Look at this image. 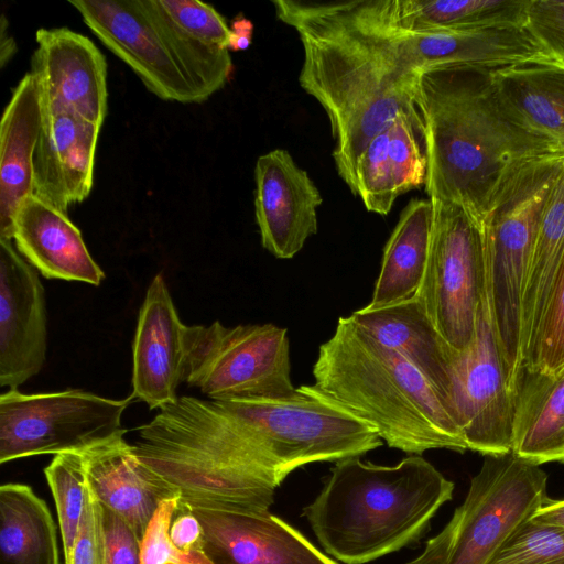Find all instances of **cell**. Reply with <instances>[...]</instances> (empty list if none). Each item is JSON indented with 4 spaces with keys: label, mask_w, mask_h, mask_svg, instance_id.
I'll return each mask as SVG.
<instances>
[{
    "label": "cell",
    "mask_w": 564,
    "mask_h": 564,
    "mask_svg": "<svg viewBox=\"0 0 564 564\" xmlns=\"http://www.w3.org/2000/svg\"><path fill=\"white\" fill-rule=\"evenodd\" d=\"M160 425L181 470L220 494L272 491L303 465L382 445L368 423L314 384L300 386L289 399L182 395L160 411Z\"/></svg>",
    "instance_id": "1"
},
{
    "label": "cell",
    "mask_w": 564,
    "mask_h": 564,
    "mask_svg": "<svg viewBox=\"0 0 564 564\" xmlns=\"http://www.w3.org/2000/svg\"><path fill=\"white\" fill-rule=\"evenodd\" d=\"M272 4L276 18L299 34L304 51L299 83L328 117L332 155L349 187L368 142L415 106L420 76L431 68L423 35L389 25L378 0Z\"/></svg>",
    "instance_id": "2"
},
{
    "label": "cell",
    "mask_w": 564,
    "mask_h": 564,
    "mask_svg": "<svg viewBox=\"0 0 564 564\" xmlns=\"http://www.w3.org/2000/svg\"><path fill=\"white\" fill-rule=\"evenodd\" d=\"M414 102L426 138L425 192L432 200L464 207L478 223L517 166L564 152L508 108L488 70L431 67L420 76Z\"/></svg>",
    "instance_id": "3"
},
{
    "label": "cell",
    "mask_w": 564,
    "mask_h": 564,
    "mask_svg": "<svg viewBox=\"0 0 564 564\" xmlns=\"http://www.w3.org/2000/svg\"><path fill=\"white\" fill-rule=\"evenodd\" d=\"M454 484L420 455L393 466L356 457L338 460L303 509L326 553L365 564L416 542Z\"/></svg>",
    "instance_id": "4"
},
{
    "label": "cell",
    "mask_w": 564,
    "mask_h": 564,
    "mask_svg": "<svg viewBox=\"0 0 564 564\" xmlns=\"http://www.w3.org/2000/svg\"><path fill=\"white\" fill-rule=\"evenodd\" d=\"M314 386L368 423L389 447L411 455L467 445L429 381L405 358L381 345L349 316L319 346Z\"/></svg>",
    "instance_id": "5"
},
{
    "label": "cell",
    "mask_w": 564,
    "mask_h": 564,
    "mask_svg": "<svg viewBox=\"0 0 564 564\" xmlns=\"http://www.w3.org/2000/svg\"><path fill=\"white\" fill-rule=\"evenodd\" d=\"M547 475L510 452L485 456L464 502L406 564H487L547 498Z\"/></svg>",
    "instance_id": "6"
},
{
    "label": "cell",
    "mask_w": 564,
    "mask_h": 564,
    "mask_svg": "<svg viewBox=\"0 0 564 564\" xmlns=\"http://www.w3.org/2000/svg\"><path fill=\"white\" fill-rule=\"evenodd\" d=\"M184 382L212 400L289 399L288 330L271 323L226 327L216 321L185 330Z\"/></svg>",
    "instance_id": "7"
},
{
    "label": "cell",
    "mask_w": 564,
    "mask_h": 564,
    "mask_svg": "<svg viewBox=\"0 0 564 564\" xmlns=\"http://www.w3.org/2000/svg\"><path fill=\"white\" fill-rule=\"evenodd\" d=\"M131 400L79 389L32 394L9 389L0 395V463L80 453L124 430L121 419Z\"/></svg>",
    "instance_id": "8"
},
{
    "label": "cell",
    "mask_w": 564,
    "mask_h": 564,
    "mask_svg": "<svg viewBox=\"0 0 564 564\" xmlns=\"http://www.w3.org/2000/svg\"><path fill=\"white\" fill-rule=\"evenodd\" d=\"M432 203L430 253L417 296L442 337L462 351L473 340L485 284L481 229L464 207Z\"/></svg>",
    "instance_id": "9"
},
{
    "label": "cell",
    "mask_w": 564,
    "mask_h": 564,
    "mask_svg": "<svg viewBox=\"0 0 564 564\" xmlns=\"http://www.w3.org/2000/svg\"><path fill=\"white\" fill-rule=\"evenodd\" d=\"M485 264L473 340L452 357V410L467 448L497 456L512 451L516 393L498 343L486 258Z\"/></svg>",
    "instance_id": "10"
},
{
    "label": "cell",
    "mask_w": 564,
    "mask_h": 564,
    "mask_svg": "<svg viewBox=\"0 0 564 564\" xmlns=\"http://www.w3.org/2000/svg\"><path fill=\"white\" fill-rule=\"evenodd\" d=\"M564 169V152L524 161L503 181L480 220L497 301H520L541 215Z\"/></svg>",
    "instance_id": "11"
},
{
    "label": "cell",
    "mask_w": 564,
    "mask_h": 564,
    "mask_svg": "<svg viewBox=\"0 0 564 564\" xmlns=\"http://www.w3.org/2000/svg\"><path fill=\"white\" fill-rule=\"evenodd\" d=\"M99 41L162 100L198 104L177 59L155 24L145 0H72Z\"/></svg>",
    "instance_id": "12"
},
{
    "label": "cell",
    "mask_w": 564,
    "mask_h": 564,
    "mask_svg": "<svg viewBox=\"0 0 564 564\" xmlns=\"http://www.w3.org/2000/svg\"><path fill=\"white\" fill-rule=\"evenodd\" d=\"M31 59L43 111L66 110L101 126L107 115V63L87 36L68 28L39 29Z\"/></svg>",
    "instance_id": "13"
},
{
    "label": "cell",
    "mask_w": 564,
    "mask_h": 564,
    "mask_svg": "<svg viewBox=\"0 0 564 564\" xmlns=\"http://www.w3.org/2000/svg\"><path fill=\"white\" fill-rule=\"evenodd\" d=\"M45 292L36 269L0 239V386L18 389L46 358Z\"/></svg>",
    "instance_id": "14"
},
{
    "label": "cell",
    "mask_w": 564,
    "mask_h": 564,
    "mask_svg": "<svg viewBox=\"0 0 564 564\" xmlns=\"http://www.w3.org/2000/svg\"><path fill=\"white\" fill-rule=\"evenodd\" d=\"M254 181V214L262 247L278 259H291L317 232L322 195L307 172L283 149L258 158Z\"/></svg>",
    "instance_id": "15"
},
{
    "label": "cell",
    "mask_w": 564,
    "mask_h": 564,
    "mask_svg": "<svg viewBox=\"0 0 564 564\" xmlns=\"http://www.w3.org/2000/svg\"><path fill=\"white\" fill-rule=\"evenodd\" d=\"M162 273L151 281L132 345V399L161 410L178 399L185 375V330Z\"/></svg>",
    "instance_id": "16"
},
{
    "label": "cell",
    "mask_w": 564,
    "mask_h": 564,
    "mask_svg": "<svg viewBox=\"0 0 564 564\" xmlns=\"http://www.w3.org/2000/svg\"><path fill=\"white\" fill-rule=\"evenodd\" d=\"M214 564H336L296 529L263 511L189 510Z\"/></svg>",
    "instance_id": "17"
},
{
    "label": "cell",
    "mask_w": 564,
    "mask_h": 564,
    "mask_svg": "<svg viewBox=\"0 0 564 564\" xmlns=\"http://www.w3.org/2000/svg\"><path fill=\"white\" fill-rule=\"evenodd\" d=\"M427 148L416 105L400 112L359 155L349 189L368 212L388 215L395 199L425 185Z\"/></svg>",
    "instance_id": "18"
},
{
    "label": "cell",
    "mask_w": 564,
    "mask_h": 564,
    "mask_svg": "<svg viewBox=\"0 0 564 564\" xmlns=\"http://www.w3.org/2000/svg\"><path fill=\"white\" fill-rule=\"evenodd\" d=\"M100 127L70 111H43L33 160L34 196L65 214L89 196Z\"/></svg>",
    "instance_id": "19"
},
{
    "label": "cell",
    "mask_w": 564,
    "mask_h": 564,
    "mask_svg": "<svg viewBox=\"0 0 564 564\" xmlns=\"http://www.w3.org/2000/svg\"><path fill=\"white\" fill-rule=\"evenodd\" d=\"M126 433L124 429L80 454L101 505L119 514L143 541L158 508L180 492L138 459Z\"/></svg>",
    "instance_id": "20"
},
{
    "label": "cell",
    "mask_w": 564,
    "mask_h": 564,
    "mask_svg": "<svg viewBox=\"0 0 564 564\" xmlns=\"http://www.w3.org/2000/svg\"><path fill=\"white\" fill-rule=\"evenodd\" d=\"M12 241L18 252L46 279L99 285L105 278L67 214L34 195L26 197L17 210Z\"/></svg>",
    "instance_id": "21"
},
{
    "label": "cell",
    "mask_w": 564,
    "mask_h": 564,
    "mask_svg": "<svg viewBox=\"0 0 564 564\" xmlns=\"http://www.w3.org/2000/svg\"><path fill=\"white\" fill-rule=\"evenodd\" d=\"M349 317L377 341L400 354L417 369L454 419L452 357L456 349L438 333L417 295L382 308L362 307Z\"/></svg>",
    "instance_id": "22"
},
{
    "label": "cell",
    "mask_w": 564,
    "mask_h": 564,
    "mask_svg": "<svg viewBox=\"0 0 564 564\" xmlns=\"http://www.w3.org/2000/svg\"><path fill=\"white\" fill-rule=\"evenodd\" d=\"M43 122L35 77L26 73L13 88L0 122V239L12 240L21 203L33 195V160Z\"/></svg>",
    "instance_id": "23"
},
{
    "label": "cell",
    "mask_w": 564,
    "mask_h": 564,
    "mask_svg": "<svg viewBox=\"0 0 564 564\" xmlns=\"http://www.w3.org/2000/svg\"><path fill=\"white\" fill-rule=\"evenodd\" d=\"M508 108L564 151V61L543 52L491 73Z\"/></svg>",
    "instance_id": "24"
},
{
    "label": "cell",
    "mask_w": 564,
    "mask_h": 564,
    "mask_svg": "<svg viewBox=\"0 0 564 564\" xmlns=\"http://www.w3.org/2000/svg\"><path fill=\"white\" fill-rule=\"evenodd\" d=\"M511 452L536 465L564 463V368L556 373L523 369L514 397Z\"/></svg>",
    "instance_id": "25"
},
{
    "label": "cell",
    "mask_w": 564,
    "mask_h": 564,
    "mask_svg": "<svg viewBox=\"0 0 564 564\" xmlns=\"http://www.w3.org/2000/svg\"><path fill=\"white\" fill-rule=\"evenodd\" d=\"M434 207L431 199H412L388 239L372 297L365 306L377 310L419 294L431 246Z\"/></svg>",
    "instance_id": "26"
},
{
    "label": "cell",
    "mask_w": 564,
    "mask_h": 564,
    "mask_svg": "<svg viewBox=\"0 0 564 564\" xmlns=\"http://www.w3.org/2000/svg\"><path fill=\"white\" fill-rule=\"evenodd\" d=\"M530 0H378L393 29L409 33L524 26Z\"/></svg>",
    "instance_id": "27"
},
{
    "label": "cell",
    "mask_w": 564,
    "mask_h": 564,
    "mask_svg": "<svg viewBox=\"0 0 564 564\" xmlns=\"http://www.w3.org/2000/svg\"><path fill=\"white\" fill-rule=\"evenodd\" d=\"M0 564H61L51 511L29 485L0 487Z\"/></svg>",
    "instance_id": "28"
},
{
    "label": "cell",
    "mask_w": 564,
    "mask_h": 564,
    "mask_svg": "<svg viewBox=\"0 0 564 564\" xmlns=\"http://www.w3.org/2000/svg\"><path fill=\"white\" fill-rule=\"evenodd\" d=\"M564 254V169L545 202L521 295V346L525 362Z\"/></svg>",
    "instance_id": "29"
},
{
    "label": "cell",
    "mask_w": 564,
    "mask_h": 564,
    "mask_svg": "<svg viewBox=\"0 0 564 564\" xmlns=\"http://www.w3.org/2000/svg\"><path fill=\"white\" fill-rule=\"evenodd\" d=\"M148 9L197 97L198 104L220 90L232 72L230 52L214 47L180 29L156 0H145Z\"/></svg>",
    "instance_id": "30"
},
{
    "label": "cell",
    "mask_w": 564,
    "mask_h": 564,
    "mask_svg": "<svg viewBox=\"0 0 564 564\" xmlns=\"http://www.w3.org/2000/svg\"><path fill=\"white\" fill-rule=\"evenodd\" d=\"M44 474L55 500L66 562L73 550L85 506L87 474L84 457L78 452L57 454L45 467Z\"/></svg>",
    "instance_id": "31"
},
{
    "label": "cell",
    "mask_w": 564,
    "mask_h": 564,
    "mask_svg": "<svg viewBox=\"0 0 564 564\" xmlns=\"http://www.w3.org/2000/svg\"><path fill=\"white\" fill-rule=\"evenodd\" d=\"M564 562V530L534 517L523 521L487 564Z\"/></svg>",
    "instance_id": "32"
},
{
    "label": "cell",
    "mask_w": 564,
    "mask_h": 564,
    "mask_svg": "<svg viewBox=\"0 0 564 564\" xmlns=\"http://www.w3.org/2000/svg\"><path fill=\"white\" fill-rule=\"evenodd\" d=\"M524 368L544 373H556L564 368V254Z\"/></svg>",
    "instance_id": "33"
},
{
    "label": "cell",
    "mask_w": 564,
    "mask_h": 564,
    "mask_svg": "<svg viewBox=\"0 0 564 564\" xmlns=\"http://www.w3.org/2000/svg\"><path fill=\"white\" fill-rule=\"evenodd\" d=\"M156 1L180 29L214 47L228 50L230 26L213 6L198 0Z\"/></svg>",
    "instance_id": "34"
},
{
    "label": "cell",
    "mask_w": 564,
    "mask_h": 564,
    "mask_svg": "<svg viewBox=\"0 0 564 564\" xmlns=\"http://www.w3.org/2000/svg\"><path fill=\"white\" fill-rule=\"evenodd\" d=\"M180 497L161 503L142 541L141 564H214L203 551H182L171 541L170 527Z\"/></svg>",
    "instance_id": "35"
},
{
    "label": "cell",
    "mask_w": 564,
    "mask_h": 564,
    "mask_svg": "<svg viewBox=\"0 0 564 564\" xmlns=\"http://www.w3.org/2000/svg\"><path fill=\"white\" fill-rule=\"evenodd\" d=\"M64 564H106L104 507L88 479L78 532L69 558Z\"/></svg>",
    "instance_id": "36"
},
{
    "label": "cell",
    "mask_w": 564,
    "mask_h": 564,
    "mask_svg": "<svg viewBox=\"0 0 564 564\" xmlns=\"http://www.w3.org/2000/svg\"><path fill=\"white\" fill-rule=\"evenodd\" d=\"M524 28L543 53L564 61V0H530Z\"/></svg>",
    "instance_id": "37"
},
{
    "label": "cell",
    "mask_w": 564,
    "mask_h": 564,
    "mask_svg": "<svg viewBox=\"0 0 564 564\" xmlns=\"http://www.w3.org/2000/svg\"><path fill=\"white\" fill-rule=\"evenodd\" d=\"M104 527L106 564H141L142 540L119 514L105 507Z\"/></svg>",
    "instance_id": "38"
},
{
    "label": "cell",
    "mask_w": 564,
    "mask_h": 564,
    "mask_svg": "<svg viewBox=\"0 0 564 564\" xmlns=\"http://www.w3.org/2000/svg\"><path fill=\"white\" fill-rule=\"evenodd\" d=\"M172 543L182 551H203L204 533L202 524L189 510L175 512L170 527Z\"/></svg>",
    "instance_id": "39"
},
{
    "label": "cell",
    "mask_w": 564,
    "mask_h": 564,
    "mask_svg": "<svg viewBox=\"0 0 564 564\" xmlns=\"http://www.w3.org/2000/svg\"><path fill=\"white\" fill-rule=\"evenodd\" d=\"M253 24L245 17H236L230 25L229 52L247 50L252 41Z\"/></svg>",
    "instance_id": "40"
},
{
    "label": "cell",
    "mask_w": 564,
    "mask_h": 564,
    "mask_svg": "<svg viewBox=\"0 0 564 564\" xmlns=\"http://www.w3.org/2000/svg\"><path fill=\"white\" fill-rule=\"evenodd\" d=\"M532 517L564 530V499L547 497Z\"/></svg>",
    "instance_id": "41"
},
{
    "label": "cell",
    "mask_w": 564,
    "mask_h": 564,
    "mask_svg": "<svg viewBox=\"0 0 564 564\" xmlns=\"http://www.w3.org/2000/svg\"><path fill=\"white\" fill-rule=\"evenodd\" d=\"M555 564H564V562L555 563Z\"/></svg>",
    "instance_id": "42"
}]
</instances>
